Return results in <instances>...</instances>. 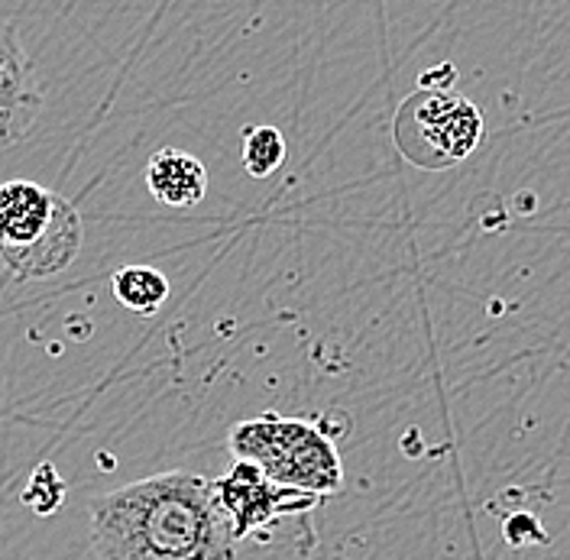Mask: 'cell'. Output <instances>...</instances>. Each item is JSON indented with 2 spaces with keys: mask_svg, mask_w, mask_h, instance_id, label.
<instances>
[{
  "mask_svg": "<svg viewBox=\"0 0 570 560\" xmlns=\"http://www.w3.org/2000/svg\"><path fill=\"white\" fill-rule=\"evenodd\" d=\"M146 191L166 208H195L208 195V169L185 149H159L146 166Z\"/></svg>",
  "mask_w": 570,
  "mask_h": 560,
  "instance_id": "7",
  "label": "cell"
},
{
  "mask_svg": "<svg viewBox=\"0 0 570 560\" xmlns=\"http://www.w3.org/2000/svg\"><path fill=\"white\" fill-rule=\"evenodd\" d=\"M212 492L217 509L224 512V519L230 525L234 551L240 544H247L253 534L285 525L295 515H308V509L321 499L312 492L288 490V487L273 483L259 466H253L247 460H237L227 477L212 483Z\"/></svg>",
  "mask_w": 570,
  "mask_h": 560,
  "instance_id": "5",
  "label": "cell"
},
{
  "mask_svg": "<svg viewBox=\"0 0 570 560\" xmlns=\"http://www.w3.org/2000/svg\"><path fill=\"white\" fill-rule=\"evenodd\" d=\"M91 548L98 560H237L212 483L195 473H159L98 495Z\"/></svg>",
  "mask_w": 570,
  "mask_h": 560,
  "instance_id": "1",
  "label": "cell"
},
{
  "mask_svg": "<svg viewBox=\"0 0 570 560\" xmlns=\"http://www.w3.org/2000/svg\"><path fill=\"white\" fill-rule=\"evenodd\" d=\"M285 163V137L276 127H247L244 130V169L253 178L273 176Z\"/></svg>",
  "mask_w": 570,
  "mask_h": 560,
  "instance_id": "9",
  "label": "cell"
},
{
  "mask_svg": "<svg viewBox=\"0 0 570 560\" xmlns=\"http://www.w3.org/2000/svg\"><path fill=\"white\" fill-rule=\"evenodd\" d=\"M110 288L114 298L137 315H156L169 298V279L153 266H124L114 273Z\"/></svg>",
  "mask_w": 570,
  "mask_h": 560,
  "instance_id": "8",
  "label": "cell"
},
{
  "mask_svg": "<svg viewBox=\"0 0 570 560\" xmlns=\"http://www.w3.org/2000/svg\"><path fill=\"white\" fill-rule=\"evenodd\" d=\"M399 153L419 169H451L483 140V117L470 98L425 85L409 95L392 124Z\"/></svg>",
  "mask_w": 570,
  "mask_h": 560,
  "instance_id": "4",
  "label": "cell"
},
{
  "mask_svg": "<svg viewBox=\"0 0 570 560\" xmlns=\"http://www.w3.org/2000/svg\"><path fill=\"white\" fill-rule=\"evenodd\" d=\"M46 107L36 66L13 20H0V149L30 137Z\"/></svg>",
  "mask_w": 570,
  "mask_h": 560,
  "instance_id": "6",
  "label": "cell"
},
{
  "mask_svg": "<svg viewBox=\"0 0 570 560\" xmlns=\"http://www.w3.org/2000/svg\"><path fill=\"white\" fill-rule=\"evenodd\" d=\"M81 244V214L69 198L30 178L0 185V263L13 279H52L66 273Z\"/></svg>",
  "mask_w": 570,
  "mask_h": 560,
  "instance_id": "2",
  "label": "cell"
},
{
  "mask_svg": "<svg viewBox=\"0 0 570 560\" xmlns=\"http://www.w3.org/2000/svg\"><path fill=\"white\" fill-rule=\"evenodd\" d=\"M227 448L234 460L259 466L273 483L288 490L334 495L344 487V466L334 441L308 421L279 415L240 421L230 431Z\"/></svg>",
  "mask_w": 570,
  "mask_h": 560,
  "instance_id": "3",
  "label": "cell"
}]
</instances>
